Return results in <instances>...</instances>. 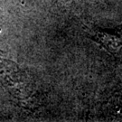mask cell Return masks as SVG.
<instances>
[{
	"instance_id": "cell-2",
	"label": "cell",
	"mask_w": 122,
	"mask_h": 122,
	"mask_svg": "<svg viewBox=\"0 0 122 122\" xmlns=\"http://www.w3.org/2000/svg\"><path fill=\"white\" fill-rule=\"evenodd\" d=\"M98 40L111 52H118L122 49V38L118 35L103 32L98 35Z\"/></svg>"
},
{
	"instance_id": "cell-1",
	"label": "cell",
	"mask_w": 122,
	"mask_h": 122,
	"mask_svg": "<svg viewBox=\"0 0 122 122\" xmlns=\"http://www.w3.org/2000/svg\"><path fill=\"white\" fill-rule=\"evenodd\" d=\"M0 79L5 88L21 101H30L34 92L27 74L10 60L0 59Z\"/></svg>"
}]
</instances>
